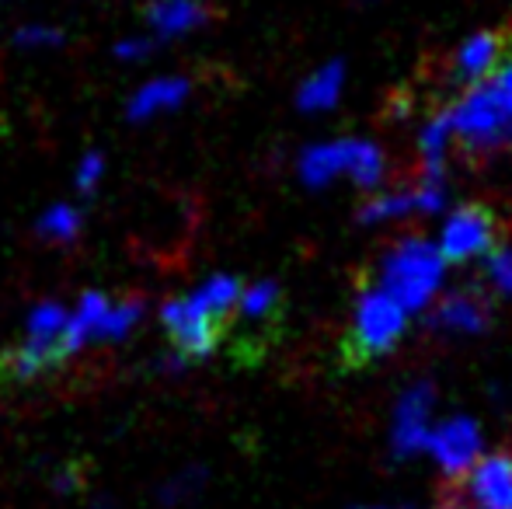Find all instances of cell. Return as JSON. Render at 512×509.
<instances>
[{"instance_id":"cell-1","label":"cell","mask_w":512,"mask_h":509,"mask_svg":"<svg viewBox=\"0 0 512 509\" xmlns=\"http://www.w3.org/2000/svg\"><path fill=\"white\" fill-rule=\"evenodd\" d=\"M237 297H241V283L227 272H216L185 297L164 300L161 328L168 332L171 353L182 356L185 363L213 356L223 325L237 311Z\"/></svg>"},{"instance_id":"cell-2","label":"cell","mask_w":512,"mask_h":509,"mask_svg":"<svg viewBox=\"0 0 512 509\" xmlns=\"http://www.w3.org/2000/svg\"><path fill=\"white\" fill-rule=\"evenodd\" d=\"M450 133L467 150H499L512 140V60L446 109Z\"/></svg>"},{"instance_id":"cell-3","label":"cell","mask_w":512,"mask_h":509,"mask_svg":"<svg viewBox=\"0 0 512 509\" xmlns=\"http://www.w3.org/2000/svg\"><path fill=\"white\" fill-rule=\"evenodd\" d=\"M143 321V300H115L102 290H84L67 307V325L60 335V356H77L81 349L98 346V342H119L136 332Z\"/></svg>"},{"instance_id":"cell-4","label":"cell","mask_w":512,"mask_h":509,"mask_svg":"<svg viewBox=\"0 0 512 509\" xmlns=\"http://www.w3.org/2000/svg\"><path fill=\"white\" fill-rule=\"evenodd\" d=\"M439 283H443V255H439V248L422 238H408L394 252H387L373 286H380L408 314L422 311L432 300V293L439 290Z\"/></svg>"},{"instance_id":"cell-5","label":"cell","mask_w":512,"mask_h":509,"mask_svg":"<svg viewBox=\"0 0 512 509\" xmlns=\"http://www.w3.org/2000/svg\"><path fill=\"white\" fill-rule=\"evenodd\" d=\"M401 332H405V311L380 286H363L356 300V321L345 339V360L352 367H363V363L391 353Z\"/></svg>"},{"instance_id":"cell-6","label":"cell","mask_w":512,"mask_h":509,"mask_svg":"<svg viewBox=\"0 0 512 509\" xmlns=\"http://www.w3.org/2000/svg\"><path fill=\"white\" fill-rule=\"evenodd\" d=\"M450 509H512V454L478 457L467 475H460Z\"/></svg>"},{"instance_id":"cell-7","label":"cell","mask_w":512,"mask_h":509,"mask_svg":"<svg viewBox=\"0 0 512 509\" xmlns=\"http://www.w3.org/2000/svg\"><path fill=\"white\" fill-rule=\"evenodd\" d=\"M425 450L436 457V464L450 478H460L478 464L481 457V433L474 419H446L439 429H429Z\"/></svg>"},{"instance_id":"cell-8","label":"cell","mask_w":512,"mask_h":509,"mask_svg":"<svg viewBox=\"0 0 512 509\" xmlns=\"http://www.w3.org/2000/svg\"><path fill=\"white\" fill-rule=\"evenodd\" d=\"M495 241V220L485 206H464L457 210L443 227V241H439V255L443 262H464L471 255L488 252Z\"/></svg>"},{"instance_id":"cell-9","label":"cell","mask_w":512,"mask_h":509,"mask_svg":"<svg viewBox=\"0 0 512 509\" xmlns=\"http://www.w3.org/2000/svg\"><path fill=\"white\" fill-rule=\"evenodd\" d=\"M192 95V81L182 74H157L150 81H143L140 88L129 95L126 102V119L129 123H154V119L168 116V112L182 109Z\"/></svg>"},{"instance_id":"cell-10","label":"cell","mask_w":512,"mask_h":509,"mask_svg":"<svg viewBox=\"0 0 512 509\" xmlns=\"http://www.w3.org/2000/svg\"><path fill=\"white\" fill-rule=\"evenodd\" d=\"M429 412H432V384H415L401 394L394 412V450L401 457L425 450L429 440Z\"/></svg>"},{"instance_id":"cell-11","label":"cell","mask_w":512,"mask_h":509,"mask_svg":"<svg viewBox=\"0 0 512 509\" xmlns=\"http://www.w3.org/2000/svg\"><path fill=\"white\" fill-rule=\"evenodd\" d=\"M206 7L199 0H150L147 35L150 39H182L206 25Z\"/></svg>"},{"instance_id":"cell-12","label":"cell","mask_w":512,"mask_h":509,"mask_svg":"<svg viewBox=\"0 0 512 509\" xmlns=\"http://www.w3.org/2000/svg\"><path fill=\"white\" fill-rule=\"evenodd\" d=\"M502 53H506V35L502 32H478L467 39L457 53V77L460 81H485L492 70H499Z\"/></svg>"},{"instance_id":"cell-13","label":"cell","mask_w":512,"mask_h":509,"mask_svg":"<svg viewBox=\"0 0 512 509\" xmlns=\"http://www.w3.org/2000/svg\"><path fill=\"white\" fill-rule=\"evenodd\" d=\"M300 178L307 185H328L338 175H349V140H331V143H314L300 154Z\"/></svg>"},{"instance_id":"cell-14","label":"cell","mask_w":512,"mask_h":509,"mask_svg":"<svg viewBox=\"0 0 512 509\" xmlns=\"http://www.w3.org/2000/svg\"><path fill=\"white\" fill-rule=\"evenodd\" d=\"M342 81H345V67L342 63H324L314 74L307 77L297 88V105L304 112H324L338 102L342 95Z\"/></svg>"},{"instance_id":"cell-15","label":"cell","mask_w":512,"mask_h":509,"mask_svg":"<svg viewBox=\"0 0 512 509\" xmlns=\"http://www.w3.org/2000/svg\"><path fill=\"white\" fill-rule=\"evenodd\" d=\"M35 231L49 245H74L84 231V213L74 203H53L49 210H42V217L35 220Z\"/></svg>"},{"instance_id":"cell-16","label":"cell","mask_w":512,"mask_h":509,"mask_svg":"<svg viewBox=\"0 0 512 509\" xmlns=\"http://www.w3.org/2000/svg\"><path fill=\"white\" fill-rule=\"evenodd\" d=\"M436 325L453 328V332H481L488 325V307L474 293H453L439 304Z\"/></svg>"},{"instance_id":"cell-17","label":"cell","mask_w":512,"mask_h":509,"mask_svg":"<svg viewBox=\"0 0 512 509\" xmlns=\"http://www.w3.org/2000/svg\"><path fill=\"white\" fill-rule=\"evenodd\" d=\"M67 325V304L63 300H39L25 318V339L46 342L60 349V335Z\"/></svg>"},{"instance_id":"cell-18","label":"cell","mask_w":512,"mask_h":509,"mask_svg":"<svg viewBox=\"0 0 512 509\" xmlns=\"http://www.w3.org/2000/svg\"><path fill=\"white\" fill-rule=\"evenodd\" d=\"M279 300H283L279 283H272V279H258V283H251V286H241V297H237L234 314H241L244 321H265L279 311Z\"/></svg>"},{"instance_id":"cell-19","label":"cell","mask_w":512,"mask_h":509,"mask_svg":"<svg viewBox=\"0 0 512 509\" xmlns=\"http://www.w3.org/2000/svg\"><path fill=\"white\" fill-rule=\"evenodd\" d=\"M349 178L363 189L384 182V154L370 140H349Z\"/></svg>"},{"instance_id":"cell-20","label":"cell","mask_w":512,"mask_h":509,"mask_svg":"<svg viewBox=\"0 0 512 509\" xmlns=\"http://www.w3.org/2000/svg\"><path fill=\"white\" fill-rule=\"evenodd\" d=\"M105 168H108L105 154H98V150H84L74 164V189L81 192V196H95L98 185L105 182Z\"/></svg>"},{"instance_id":"cell-21","label":"cell","mask_w":512,"mask_h":509,"mask_svg":"<svg viewBox=\"0 0 512 509\" xmlns=\"http://www.w3.org/2000/svg\"><path fill=\"white\" fill-rule=\"evenodd\" d=\"M411 210H415V196H411V192H391V196H380V199H373V203H366L359 220H363V224H377V220L405 217Z\"/></svg>"},{"instance_id":"cell-22","label":"cell","mask_w":512,"mask_h":509,"mask_svg":"<svg viewBox=\"0 0 512 509\" xmlns=\"http://www.w3.org/2000/svg\"><path fill=\"white\" fill-rule=\"evenodd\" d=\"M63 42V32L60 28H53V25H21L18 32H14V46H21V49H53V46H60Z\"/></svg>"},{"instance_id":"cell-23","label":"cell","mask_w":512,"mask_h":509,"mask_svg":"<svg viewBox=\"0 0 512 509\" xmlns=\"http://www.w3.org/2000/svg\"><path fill=\"white\" fill-rule=\"evenodd\" d=\"M203 471H185V475H175L168 485L161 489V503L164 506H178V503H185V499L192 496V492L203 485Z\"/></svg>"},{"instance_id":"cell-24","label":"cell","mask_w":512,"mask_h":509,"mask_svg":"<svg viewBox=\"0 0 512 509\" xmlns=\"http://www.w3.org/2000/svg\"><path fill=\"white\" fill-rule=\"evenodd\" d=\"M154 49H157V42L150 39L147 32H140V35H126V39H119L112 53H115V60H122V63H143Z\"/></svg>"},{"instance_id":"cell-25","label":"cell","mask_w":512,"mask_h":509,"mask_svg":"<svg viewBox=\"0 0 512 509\" xmlns=\"http://www.w3.org/2000/svg\"><path fill=\"white\" fill-rule=\"evenodd\" d=\"M488 279L499 293H512V248H492L488 252Z\"/></svg>"},{"instance_id":"cell-26","label":"cell","mask_w":512,"mask_h":509,"mask_svg":"<svg viewBox=\"0 0 512 509\" xmlns=\"http://www.w3.org/2000/svg\"><path fill=\"white\" fill-rule=\"evenodd\" d=\"M91 509H119L115 503H98V506H91Z\"/></svg>"},{"instance_id":"cell-27","label":"cell","mask_w":512,"mask_h":509,"mask_svg":"<svg viewBox=\"0 0 512 509\" xmlns=\"http://www.w3.org/2000/svg\"><path fill=\"white\" fill-rule=\"evenodd\" d=\"M0 4H4V0H0Z\"/></svg>"}]
</instances>
